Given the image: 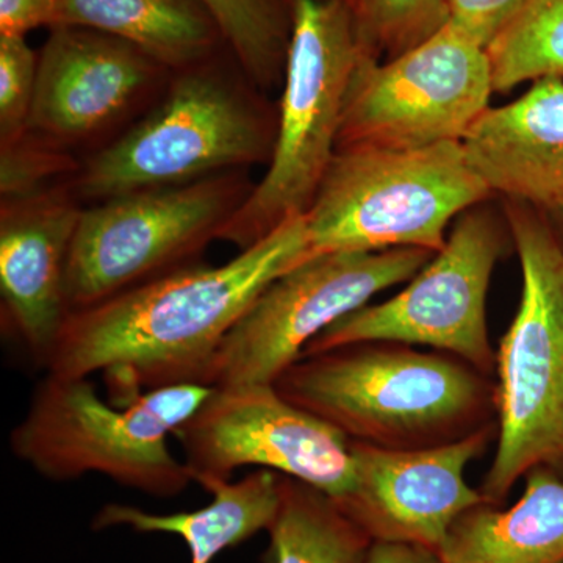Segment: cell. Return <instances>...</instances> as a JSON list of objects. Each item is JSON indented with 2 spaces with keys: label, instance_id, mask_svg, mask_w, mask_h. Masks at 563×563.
<instances>
[{
  "label": "cell",
  "instance_id": "cell-1",
  "mask_svg": "<svg viewBox=\"0 0 563 563\" xmlns=\"http://www.w3.org/2000/svg\"><path fill=\"white\" fill-rule=\"evenodd\" d=\"M312 255L306 217H292L224 265L195 263L69 313L44 368L65 377L102 373L120 407L154 388L202 384L252 302Z\"/></svg>",
  "mask_w": 563,
  "mask_h": 563
},
{
  "label": "cell",
  "instance_id": "cell-2",
  "mask_svg": "<svg viewBox=\"0 0 563 563\" xmlns=\"http://www.w3.org/2000/svg\"><path fill=\"white\" fill-rule=\"evenodd\" d=\"M274 385L352 442L385 450L440 446L498 424L495 377L410 344L355 343L307 355Z\"/></svg>",
  "mask_w": 563,
  "mask_h": 563
},
{
  "label": "cell",
  "instance_id": "cell-3",
  "mask_svg": "<svg viewBox=\"0 0 563 563\" xmlns=\"http://www.w3.org/2000/svg\"><path fill=\"white\" fill-rule=\"evenodd\" d=\"M263 92L229 47L174 70L139 120L80 163L74 195L96 203L269 163L279 110Z\"/></svg>",
  "mask_w": 563,
  "mask_h": 563
},
{
  "label": "cell",
  "instance_id": "cell-4",
  "mask_svg": "<svg viewBox=\"0 0 563 563\" xmlns=\"http://www.w3.org/2000/svg\"><path fill=\"white\" fill-rule=\"evenodd\" d=\"M211 391L202 384L168 385L120 407L102 399L90 377L47 373L11 431V451L57 483L96 473L146 495H180L192 477L168 439Z\"/></svg>",
  "mask_w": 563,
  "mask_h": 563
},
{
  "label": "cell",
  "instance_id": "cell-5",
  "mask_svg": "<svg viewBox=\"0 0 563 563\" xmlns=\"http://www.w3.org/2000/svg\"><path fill=\"white\" fill-rule=\"evenodd\" d=\"M503 213L523 288L496 351L498 435L479 487L495 506L539 466L563 476V250L542 210L504 199Z\"/></svg>",
  "mask_w": 563,
  "mask_h": 563
},
{
  "label": "cell",
  "instance_id": "cell-6",
  "mask_svg": "<svg viewBox=\"0 0 563 563\" xmlns=\"http://www.w3.org/2000/svg\"><path fill=\"white\" fill-rule=\"evenodd\" d=\"M291 35L268 172L222 232L240 251L312 206L336 154L363 47L350 0H290Z\"/></svg>",
  "mask_w": 563,
  "mask_h": 563
},
{
  "label": "cell",
  "instance_id": "cell-7",
  "mask_svg": "<svg viewBox=\"0 0 563 563\" xmlns=\"http://www.w3.org/2000/svg\"><path fill=\"white\" fill-rule=\"evenodd\" d=\"M493 192L462 141L421 150L346 147L333 155L306 217L313 255L413 247L442 251L463 211Z\"/></svg>",
  "mask_w": 563,
  "mask_h": 563
},
{
  "label": "cell",
  "instance_id": "cell-8",
  "mask_svg": "<svg viewBox=\"0 0 563 563\" xmlns=\"http://www.w3.org/2000/svg\"><path fill=\"white\" fill-rule=\"evenodd\" d=\"M252 188L247 172H229L84 207L66 269L69 313L198 263Z\"/></svg>",
  "mask_w": 563,
  "mask_h": 563
},
{
  "label": "cell",
  "instance_id": "cell-9",
  "mask_svg": "<svg viewBox=\"0 0 563 563\" xmlns=\"http://www.w3.org/2000/svg\"><path fill=\"white\" fill-rule=\"evenodd\" d=\"M509 242L504 213L487 202L463 211L443 250L404 290L346 314L307 344L301 357L355 343H402L446 352L495 377L487 296Z\"/></svg>",
  "mask_w": 563,
  "mask_h": 563
},
{
  "label": "cell",
  "instance_id": "cell-10",
  "mask_svg": "<svg viewBox=\"0 0 563 563\" xmlns=\"http://www.w3.org/2000/svg\"><path fill=\"white\" fill-rule=\"evenodd\" d=\"M433 252H325L292 266L261 292L222 340L202 384H274L307 344L374 296L412 280Z\"/></svg>",
  "mask_w": 563,
  "mask_h": 563
},
{
  "label": "cell",
  "instance_id": "cell-11",
  "mask_svg": "<svg viewBox=\"0 0 563 563\" xmlns=\"http://www.w3.org/2000/svg\"><path fill=\"white\" fill-rule=\"evenodd\" d=\"M493 92L487 49L448 22L388 60L363 55L347 90L336 151L421 150L462 141L490 107Z\"/></svg>",
  "mask_w": 563,
  "mask_h": 563
},
{
  "label": "cell",
  "instance_id": "cell-12",
  "mask_svg": "<svg viewBox=\"0 0 563 563\" xmlns=\"http://www.w3.org/2000/svg\"><path fill=\"white\" fill-rule=\"evenodd\" d=\"M174 437L192 483L231 479L243 466H258L335 501L354 485L350 439L287 401L274 384L213 388Z\"/></svg>",
  "mask_w": 563,
  "mask_h": 563
},
{
  "label": "cell",
  "instance_id": "cell-13",
  "mask_svg": "<svg viewBox=\"0 0 563 563\" xmlns=\"http://www.w3.org/2000/svg\"><path fill=\"white\" fill-rule=\"evenodd\" d=\"M173 70L128 41L81 27L51 29L40 51L29 132L73 152L139 120ZM129 124V125H131Z\"/></svg>",
  "mask_w": 563,
  "mask_h": 563
},
{
  "label": "cell",
  "instance_id": "cell-14",
  "mask_svg": "<svg viewBox=\"0 0 563 563\" xmlns=\"http://www.w3.org/2000/svg\"><path fill=\"white\" fill-rule=\"evenodd\" d=\"M496 435L498 424L422 450H385L350 440L354 485L333 501L373 542L417 544L439 553L457 518L488 503L466 483L465 472Z\"/></svg>",
  "mask_w": 563,
  "mask_h": 563
},
{
  "label": "cell",
  "instance_id": "cell-15",
  "mask_svg": "<svg viewBox=\"0 0 563 563\" xmlns=\"http://www.w3.org/2000/svg\"><path fill=\"white\" fill-rule=\"evenodd\" d=\"M84 211L69 180L2 199L0 292L3 313L40 365H46L68 318L66 269Z\"/></svg>",
  "mask_w": 563,
  "mask_h": 563
},
{
  "label": "cell",
  "instance_id": "cell-16",
  "mask_svg": "<svg viewBox=\"0 0 563 563\" xmlns=\"http://www.w3.org/2000/svg\"><path fill=\"white\" fill-rule=\"evenodd\" d=\"M493 195L550 209L563 202V80L532 81L523 96L488 107L462 140Z\"/></svg>",
  "mask_w": 563,
  "mask_h": 563
},
{
  "label": "cell",
  "instance_id": "cell-17",
  "mask_svg": "<svg viewBox=\"0 0 563 563\" xmlns=\"http://www.w3.org/2000/svg\"><path fill=\"white\" fill-rule=\"evenodd\" d=\"M509 509L479 504L457 518L439 550L444 563H563V476L526 474Z\"/></svg>",
  "mask_w": 563,
  "mask_h": 563
},
{
  "label": "cell",
  "instance_id": "cell-18",
  "mask_svg": "<svg viewBox=\"0 0 563 563\" xmlns=\"http://www.w3.org/2000/svg\"><path fill=\"white\" fill-rule=\"evenodd\" d=\"M54 27L117 36L173 73L209 60L228 47L201 0H58Z\"/></svg>",
  "mask_w": 563,
  "mask_h": 563
},
{
  "label": "cell",
  "instance_id": "cell-19",
  "mask_svg": "<svg viewBox=\"0 0 563 563\" xmlns=\"http://www.w3.org/2000/svg\"><path fill=\"white\" fill-rule=\"evenodd\" d=\"M213 501L195 512L155 515L132 506L107 504L92 528L128 526L139 532H166L181 537L191 563H211L228 548L268 531L279 509V474L258 470L243 479H209L199 484Z\"/></svg>",
  "mask_w": 563,
  "mask_h": 563
},
{
  "label": "cell",
  "instance_id": "cell-20",
  "mask_svg": "<svg viewBox=\"0 0 563 563\" xmlns=\"http://www.w3.org/2000/svg\"><path fill=\"white\" fill-rule=\"evenodd\" d=\"M279 496L266 563H365L373 540L331 496L282 474Z\"/></svg>",
  "mask_w": 563,
  "mask_h": 563
},
{
  "label": "cell",
  "instance_id": "cell-21",
  "mask_svg": "<svg viewBox=\"0 0 563 563\" xmlns=\"http://www.w3.org/2000/svg\"><path fill=\"white\" fill-rule=\"evenodd\" d=\"M487 54L495 92L547 77L563 80V0H525Z\"/></svg>",
  "mask_w": 563,
  "mask_h": 563
},
{
  "label": "cell",
  "instance_id": "cell-22",
  "mask_svg": "<svg viewBox=\"0 0 563 563\" xmlns=\"http://www.w3.org/2000/svg\"><path fill=\"white\" fill-rule=\"evenodd\" d=\"M225 44L262 91L284 80L291 35L290 0H201Z\"/></svg>",
  "mask_w": 563,
  "mask_h": 563
},
{
  "label": "cell",
  "instance_id": "cell-23",
  "mask_svg": "<svg viewBox=\"0 0 563 563\" xmlns=\"http://www.w3.org/2000/svg\"><path fill=\"white\" fill-rule=\"evenodd\" d=\"M365 51L379 60L413 49L450 22L448 0H350Z\"/></svg>",
  "mask_w": 563,
  "mask_h": 563
},
{
  "label": "cell",
  "instance_id": "cell-24",
  "mask_svg": "<svg viewBox=\"0 0 563 563\" xmlns=\"http://www.w3.org/2000/svg\"><path fill=\"white\" fill-rule=\"evenodd\" d=\"M73 152L27 132L14 143L0 146V195L21 198L65 184L80 168Z\"/></svg>",
  "mask_w": 563,
  "mask_h": 563
},
{
  "label": "cell",
  "instance_id": "cell-25",
  "mask_svg": "<svg viewBox=\"0 0 563 563\" xmlns=\"http://www.w3.org/2000/svg\"><path fill=\"white\" fill-rule=\"evenodd\" d=\"M40 52L24 36L0 35V146L14 143L29 132Z\"/></svg>",
  "mask_w": 563,
  "mask_h": 563
},
{
  "label": "cell",
  "instance_id": "cell-26",
  "mask_svg": "<svg viewBox=\"0 0 563 563\" xmlns=\"http://www.w3.org/2000/svg\"><path fill=\"white\" fill-rule=\"evenodd\" d=\"M525 0H448L450 24L487 49Z\"/></svg>",
  "mask_w": 563,
  "mask_h": 563
},
{
  "label": "cell",
  "instance_id": "cell-27",
  "mask_svg": "<svg viewBox=\"0 0 563 563\" xmlns=\"http://www.w3.org/2000/svg\"><path fill=\"white\" fill-rule=\"evenodd\" d=\"M58 0H0V35L27 36L40 27H54Z\"/></svg>",
  "mask_w": 563,
  "mask_h": 563
},
{
  "label": "cell",
  "instance_id": "cell-28",
  "mask_svg": "<svg viewBox=\"0 0 563 563\" xmlns=\"http://www.w3.org/2000/svg\"><path fill=\"white\" fill-rule=\"evenodd\" d=\"M365 563H444L437 551L417 544L374 542Z\"/></svg>",
  "mask_w": 563,
  "mask_h": 563
},
{
  "label": "cell",
  "instance_id": "cell-29",
  "mask_svg": "<svg viewBox=\"0 0 563 563\" xmlns=\"http://www.w3.org/2000/svg\"><path fill=\"white\" fill-rule=\"evenodd\" d=\"M542 211L544 217H547L548 222H550L551 229H553L555 239L561 243L563 250V202Z\"/></svg>",
  "mask_w": 563,
  "mask_h": 563
}]
</instances>
